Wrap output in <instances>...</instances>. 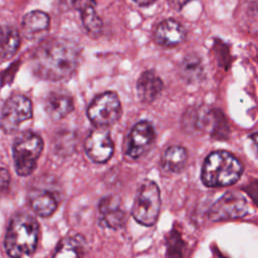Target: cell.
<instances>
[{
    "mask_svg": "<svg viewBox=\"0 0 258 258\" xmlns=\"http://www.w3.org/2000/svg\"><path fill=\"white\" fill-rule=\"evenodd\" d=\"M20 45L19 32L12 26L0 25V58L13 56Z\"/></svg>",
    "mask_w": 258,
    "mask_h": 258,
    "instance_id": "ac0fdd59",
    "label": "cell"
},
{
    "mask_svg": "<svg viewBox=\"0 0 258 258\" xmlns=\"http://www.w3.org/2000/svg\"><path fill=\"white\" fill-rule=\"evenodd\" d=\"M154 39L159 45L165 47L176 46L185 39V30L177 21L165 19L157 25L154 31Z\"/></svg>",
    "mask_w": 258,
    "mask_h": 258,
    "instance_id": "4fadbf2b",
    "label": "cell"
},
{
    "mask_svg": "<svg viewBox=\"0 0 258 258\" xmlns=\"http://www.w3.org/2000/svg\"><path fill=\"white\" fill-rule=\"evenodd\" d=\"M85 151L94 162L104 163L108 161L114 151V143L110 132L105 127H98L91 131L85 140Z\"/></svg>",
    "mask_w": 258,
    "mask_h": 258,
    "instance_id": "9c48e42d",
    "label": "cell"
},
{
    "mask_svg": "<svg viewBox=\"0 0 258 258\" xmlns=\"http://www.w3.org/2000/svg\"><path fill=\"white\" fill-rule=\"evenodd\" d=\"M186 159V150L182 146L172 145L164 151L161 157V165L170 172H179L185 166Z\"/></svg>",
    "mask_w": 258,
    "mask_h": 258,
    "instance_id": "ffe728a7",
    "label": "cell"
},
{
    "mask_svg": "<svg viewBox=\"0 0 258 258\" xmlns=\"http://www.w3.org/2000/svg\"><path fill=\"white\" fill-rule=\"evenodd\" d=\"M243 172L241 162L230 152L218 150L210 153L203 164L201 179L210 187H222L236 183Z\"/></svg>",
    "mask_w": 258,
    "mask_h": 258,
    "instance_id": "3957f363",
    "label": "cell"
},
{
    "mask_svg": "<svg viewBox=\"0 0 258 258\" xmlns=\"http://www.w3.org/2000/svg\"><path fill=\"white\" fill-rule=\"evenodd\" d=\"M161 206L160 190L155 181L145 179L137 189L132 206V216L143 226H153L158 219Z\"/></svg>",
    "mask_w": 258,
    "mask_h": 258,
    "instance_id": "277c9868",
    "label": "cell"
},
{
    "mask_svg": "<svg viewBox=\"0 0 258 258\" xmlns=\"http://www.w3.org/2000/svg\"><path fill=\"white\" fill-rule=\"evenodd\" d=\"M39 237L37 221L28 214H17L9 223L4 247L10 257H27L34 253Z\"/></svg>",
    "mask_w": 258,
    "mask_h": 258,
    "instance_id": "7a4b0ae2",
    "label": "cell"
},
{
    "mask_svg": "<svg viewBox=\"0 0 258 258\" xmlns=\"http://www.w3.org/2000/svg\"><path fill=\"white\" fill-rule=\"evenodd\" d=\"M211 112L207 111L205 108H191L190 111H187L184 114V118L182 120L184 130H189L191 132L195 131H203L205 130L210 121L212 120Z\"/></svg>",
    "mask_w": 258,
    "mask_h": 258,
    "instance_id": "7402d4cb",
    "label": "cell"
},
{
    "mask_svg": "<svg viewBox=\"0 0 258 258\" xmlns=\"http://www.w3.org/2000/svg\"><path fill=\"white\" fill-rule=\"evenodd\" d=\"M99 223L109 229H120L126 221V214L122 208L121 200L117 196L104 197L98 206Z\"/></svg>",
    "mask_w": 258,
    "mask_h": 258,
    "instance_id": "8fae6325",
    "label": "cell"
},
{
    "mask_svg": "<svg viewBox=\"0 0 258 258\" xmlns=\"http://www.w3.org/2000/svg\"><path fill=\"white\" fill-rule=\"evenodd\" d=\"M185 1H188V0H185ZM170 3L172 6H174V8L176 9H179L182 5L180 3V0H170Z\"/></svg>",
    "mask_w": 258,
    "mask_h": 258,
    "instance_id": "d4e9b609",
    "label": "cell"
},
{
    "mask_svg": "<svg viewBox=\"0 0 258 258\" xmlns=\"http://www.w3.org/2000/svg\"><path fill=\"white\" fill-rule=\"evenodd\" d=\"M44 110L50 119H62L74 110L73 97L63 90L52 91L45 98Z\"/></svg>",
    "mask_w": 258,
    "mask_h": 258,
    "instance_id": "7c38bea8",
    "label": "cell"
},
{
    "mask_svg": "<svg viewBox=\"0 0 258 258\" xmlns=\"http://www.w3.org/2000/svg\"><path fill=\"white\" fill-rule=\"evenodd\" d=\"M133 1L140 6H147L154 3L156 0H133Z\"/></svg>",
    "mask_w": 258,
    "mask_h": 258,
    "instance_id": "cb8c5ba5",
    "label": "cell"
},
{
    "mask_svg": "<svg viewBox=\"0 0 258 258\" xmlns=\"http://www.w3.org/2000/svg\"><path fill=\"white\" fill-rule=\"evenodd\" d=\"M42 149L43 141L36 133L24 131L17 136L12 150L14 166L18 175L26 176L33 172Z\"/></svg>",
    "mask_w": 258,
    "mask_h": 258,
    "instance_id": "5b68a950",
    "label": "cell"
},
{
    "mask_svg": "<svg viewBox=\"0 0 258 258\" xmlns=\"http://www.w3.org/2000/svg\"><path fill=\"white\" fill-rule=\"evenodd\" d=\"M30 206L35 214L46 218L55 212L57 201L52 192L48 190H39L31 197Z\"/></svg>",
    "mask_w": 258,
    "mask_h": 258,
    "instance_id": "d6986e66",
    "label": "cell"
},
{
    "mask_svg": "<svg viewBox=\"0 0 258 258\" xmlns=\"http://www.w3.org/2000/svg\"><path fill=\"white\" fill-rule=\"evenodd\" d=\"M155 140V130L153 125L146 120H142L134 125L129 136L126 154L132 159H137L146 153Z\"/></svg>",
    "mask_w": 258,
    "mask_h": 258,
    "instance_id": "30bf717a",
    "label": "cell"
},
{
    "mask_svg": "<svg viewBox=\"0 0 258 258\" xmlns=\"http://www.w3.org/2000/svg\"><path fill=\"white\" fill-rule=\"evenodd\" d=\"M49 27V16L40 10H33L24 15L21 22V29L27 38H32Z\"/></svg>",
    "mask_w": 258,
    "mask_h": 258,
    "instance_id": "2e32d148",
    "label": "cell"
},
{
    "mask_svg": "<svg viewBox=\"0 0 258 258\" xmlns=\"http://www.w3.org/2000/svg\"><path fill=\"white\" fill-rule=\"evenodd\" d=\"M80 60L77 44L64 38H51L43 41L32 57L34 74L43 80L58 81L70 77Z\"/></svg>",
    "mask_w": 258,
    "mask_h": 258,
    "instance_id": "6da1fadb",
    "label": "cell"
},
{
    "mask_svg": "<svg viewBox=\"0 0 258 258\" xmlns=\"http://www.w3.org/2000/svg\"><path fill=\"white\" fill-rule=\"evenodd\" d=\"M86 252V240L80 235L76 234L63 238L57 245L54 257H81Z\"/></svg>",
    "mask_w": 258,
    "mask_h": 258,
    "instance_id": "e0dca14e",
    "label": "cell"
},
{
    "mask_svg": "<svg viewBox=\"0 0 258 258\" xmlns=\"http://www.w3.org/2000/svg\"><path fill=\"white\" fill-rule=\"evenodd\" d=\"M32 117L31 101L22 95H15L5 102L1 117L0 128L5 133H12L18 129L21 123Z\"/></svg>",
    "mask_w": 258,
    "mask_h": 258,
    "instance_id": "ba28073f",
    "label": "cell"
},
{
    "mask_svg": "<svg viewBox=\"0 0 258 258\" xmlns=\"http://www.w3.org/2000/svg\"><path fill=\"white\" fill-rule=\"evenodd\" d=\"M180 76L189 83L200 81L204 75V66L202 58L196 53L185 55L179 66Z\"/></svg>",
    "mask_w": 258,
    "mask_h": 258,
    "instance_id": "44dd1931",
    "label": "cell"
},
{
    "mask_svg": "<svg viewBox=\"0 0 258 258\" xmlns=\"http://www.w3.org/2000/svg\"><path fill=\"white\" fill-rule=\"evenodd\" d=\"M249 213L246 198L238 192L228 191L220 197L209 209L208 218L213 222L245 217Z\"/></svg>",
    "mask_w": 258,
    "mask_h": 258,
    "instance_id": "52a82bcc",
    "label": "cell"
},
{
    "mask_svg": "<svg viewBox=\"0 0 258 258\" xmlns=\"http://www.w3.org/2000/svg\"><path fill=\"white\" fill-rule=\"evenodd\" d=\"M121 103L117 94L106 92L98 95L89 105L87 116L97 127H108L121 117Z\"/></svg>",
    "mask_w": 258,
    "mask_h": 258,
    "instance_id": "8992f818",
    "label": "cell"
},
{
    "mask_svg": "<svg viewBox=\"0 0 258 258\" xmlns=\"http://www.w3.org/2000/svg\"><path fill=\"white\" fill-rule=\"evenodd\" d=\"M10 174L8 170L4 167H0V195L3 194L9 185Z\"/></svg>",
    "mask_w": 258,
    "mask_h": 258,
    "instance_id": "603a6c76",
    "label": "cell"
},
{
    "mask_svg": "<svg viewBox=\"0 0 258 258\" xmlns=\"http://www.w3.org/2000/svg\"><path fill=\"white\" fill-rule=\"evenodd\" d=\"M73 6L80 11L87 32L93 37H98L102 32L103 22L96 11V0H73Z\"/></svg>",
    "mask_w": 258,
    "mask_h": 258,
    "instance_id": "5bb4252c",
    "label": "cell"
},
{
    "mask_svg": "<svg viewBox=\"0 0 258 258\" xmlns=\"http://www.w3.org/2000/svg\"><path fill=\"white\" fill-rule=\"evenodd\" d=\"M162 88L161 79L152 71L143 72L136 83L137 95L145 104L152 103L160 95Z\"/></svg>",
    "mask_w": 258,
    "mask_h": 258,
    "instance_id": "9a60e30c",
    "label": "cell"
}]
</instances>
